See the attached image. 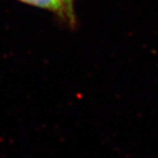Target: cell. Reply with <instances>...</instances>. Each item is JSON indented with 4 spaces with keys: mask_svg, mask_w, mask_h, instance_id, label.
Returning <instances> with one entry per match:
<instances>
[{
    "mask_svg": "<svg viewBox=\"0 0 158 158\" xmlns=\"http://www.w3.org/2000/svg\"><path fill=\"white\" fill-rule=\"evenodd\" d=\"M16 1L44 10H48V12L53 14L63 24L66 25L65 15L57 0H16Z\"/></svg>",
    "mask_w": 158,
    "mask_h": 158,
    "instance_id": "cell-1",
    "label": "cell"
},
{
    "mask_svg": "<svg viewBox=\"0 0 158 158\" xmlns=\"http://www.w3.org/2000/svg\"><path fill=\"white\" fill-rule=\"evenodd\" d=\"M59 2L66 19V25L74 30L77 26V18H76V13L74 9V0H57Z\"/></svg>",
    "mask_w": 158,
    "mask_h": 158,
    "instance_id": "cell-2",
    "label": "cell"
}]
</instances>
